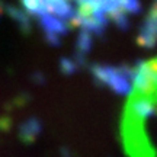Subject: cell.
<instances>
[{"mask_svg": "<svg viewBox=\"0 0 157 157\" xmlns=\"http://www.w3.org/2000/svg\"><path fill=\"white\" fill-rule=\"evenodd\" d=\"M140 42L146 47H151L157 41V6L154 5L148 10L146 16V21L141 26L140 31Z\"/></svg>", "mask_w": 157, "mask_h": 157, "instance_id": "7a4b0ae2", "label": "cell"}, {"mask_svg": "<svg viewBox=\"0 0 157 157\" xmlns=\"http://www.w3.org/2000/svg\"><path fill=\"white\" fill-rule=\"evenodd\" d=\"M156 6H157V0H156Z\"/></svg>", "mask_w": 157, "mask_h": 157, "instance_id": "5b68a950", "label": "cell"}, {"mask_svg": "<svg viewBox=\"0 0 157 157\" xmlns=\"http://www.w3.org/2000/svg\"><path fill=\"white\" fill-rule=\"evenodd\" d=\"M118 2H119V7L125 13H138L141 10L140 0H118Z\"/></svg>", "mask_w": 157, "mask_h": 157, "instance_id": "277c9868", "label": "cell"}, {"mask_svg": "<svg viewBox=\"0 0 157 157\" xmlns=\"http://www.w3.org/2000/svg\"><path fill=\"white\" fill-rule=\"evenodd\" d=\"M5 12H7V13L16 21L17 25H19L22 29H29L31 28V22H29L28 15L23 13L21 9H17V7H15V6H7L6 5Z\"/></svg>", "mask_w": 157, "mask_h": 157, "instance_id": "3957f363", "label": "cell"}, {"mask_svg": "<svg viewBox=\"0 0 157 157\" xmlns=\"http://www.w3.org/2000/svg\"><path fill=\"white\" fill-rule=\"evenodd\" d=\"M36 19H38L41 28L44 29L45 36L51 42H57L58 36L67 31V25H66L64 19H60L52 15H41V16H36Z\"/></svg>", "mask_w": 157, "mask_h": 157, "instance_id": "6da1fadb", "label": "cell"}]
</instances>
